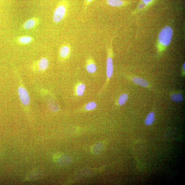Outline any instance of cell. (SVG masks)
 Listing matches in <instances>:
<instances>
[{
	"label": "cell",
	"mask_w": 185,
	"mask_h": 185,
	"mask_svg": "<svg viewBox=\"0 0 185 185\" xmlns=\"http://www.w3.org/2000/svg\"><path fill=\"white\" fill-rule=\"evenodd\" d=\"M108 56L106 62V74L107 77L108 79H110L112 76L113 73V64L111 56V48L109 50Z\"/></svg>",
	"instance_id": "obj_4"
},
{
	"label": "cell",
	"mask_w": 185,
	"mask_h": 185,
	"mask_svg": "<svg viewBox=\"0 0 185 185\" xmlns=\"http://www.w3.org/2000/svg\"><path fill=\"white\" fill-rule=\"evenodd\" d=\"M69 5L68 0H62L59 2L54 11L53 17L55 23H58L64 18Z\"/></svg>",
	"instance_id": "obj_2"
},
{
	"label": "cell",
	"mask_w": 185,
	"mask_h": 185,
	"mask_svg": "<svg viewBox=\"0 0 185 185\" xmlns=\"http://www.w3.org/2000/svg\"><path fill=\"white\" fill-rule=\"evenodd\" d=\"M2 1V0H0V2H1Z\"/></svg>",
	"instance_id": "obj_23"
},
{
	"label": "cell",
	"mask_w": 185,
	"mask_h": 185,
	"mask_svg": "<svg viewBox=\"0 0 185 185\" xmlns=\"http://www.w3.org/2000/svg\"><path fill=\"white\" fill-rule=\"evenodd\" d=\"M18 94L21 102L25 105H28L30 102L29 95L26 89L24 87L19 86L18 89Z\"/></svg>",
	"instance_id": "obj_3"
},
{
	"label": "cell",
	"mask_w": 185,
	"mask_h": 185,
	"mask_svg": "<svg viewBox=\"0 0 185 185\" xmlns=\"http://www.w3.org/2000/svg\"><path fill=\"white\" fill-rule=\"evenodd\" d=\"M106 1L108 5L114 7L122 6L126 3V2L123 0H106Z\"/></svg>",
	"instance_id": "obj_8"
},
{
	"label": "cell",
	"mask_w": 185,
	"mask_h": 185,
	"mask_svg": "<svg viewBox=\"0 0 185 185\" xmlns=\"http://www.w3.org/2000/svg\"><path fill=\"white\" fill-rule=\"evenodd\" d=\"M145 6L146 5L145 4H144L143 2H141L138 5V9L139 10L142 9L144 7H145Z\"/></svg>",
	"instance_id": "obj_20"
},
{
	"label": "cell",
	"mask_w": 185,
	"mask_h": 185,
	"mask_svg": "<svg viewBox=\"0 0 185 185\" xmlns=\"http://www.w3.org/2000/svg\"><path fill=\"white\" fill-rule=\"evenodd\" d=\"M85 89V85L83 83L79 84L78 85L76 88V93L79 96H82L84 93Z\"/></svg>",
	"instance_id": "obj_15"
},
{
	"label": "cell",
	"mask_w": 185,
	"mask_h": 185,
	"mask_svg": "<svg viewBox=\"0 0 185 185\" xmlns=\"http://www.w3.org/2000/svg\"><path fill=\"white\" fill-rule=\"evenodd\" d=\"M103 145L102 143H98L92 147V151L95 155H99L102 153L103 149Z\"/></svg>",
	"instance_id": "obj_11"
},
{
	"label": "cell",
	"mask_w": 185,
	"mask_h": 185,
	"mask_svg": "<svg viewBox=\"0 0 185 185\" xmlns=\"http://www.w3.org/2000/svg\"><path fill=\"white\" fill-rule=\"evenodd\" d=\"M128 98V95L126 93L121 94L118 100V104L119 105L125 104Z\"/></svg>",
	"instance_id": "obj_16"
},
{
	"label": "cell",
	"mask_w": 185,
	"mask_h": 185,
	"mask_svg": "<svg viewBox=\"0 0 185 185\" xmlns=\"http://www.w3.org/2000/svg\"><path fill=\"white\" fill-rule=\"evenodd\" d=\"M96 103L94 102H91L88 103L85 106V109L88 111H91L94 109L96 108Z\"/></svg>",
	"instance_id": "obj_18"
},
{
	"label": "cell",
	"mask_w": 185,
	"mask_h": 185,
	"mask_svg": "<svg viewBox=\"0 0 185 185\" xmlns=\"http://www.w3.org/2000/svg\"><path fill=\"white\" fill-rule=\"evenodd\" d=\"M142 2H143L146 5L151 3L153 1H154V0H142Z\"/></svg>",
	"instance_id": "obj_21"
},
{
	"label": "cell",
	"mask_w": 185,
	"mask_h": 185,
	"mask_svg": "<svg viewBox=\"0 0 185 185\" xmlns=\"http://www.w3.org/2000/svg\"><path fill=\"white\" fill-rule=\"evenodd\" d=\"M132 80L133 82L138 85L144 87H147L149 86V83L146 80L142 78L134 77L132 78Z\"/></svg>",
	"instance_id": "obj_6"
},
{
	"label": "cell",
	"mask_w": 185,
	"mask_h": 185,
	"mask_svg": "<svg viewBox=\"0 0 185 185\" xmlns=\"http://www.w3.org/2000/svg\"><path fill=\"white\" fill-rule=\"evenodd\" d=\"M55 159L57 163L61 166H67L71 164L72 160L70 156L66 154L58 155Z\"/></svg>",
	"instance_id": "obj_5"
},
{
	"label": "cell",
	"mask_w": 185,
	"mask_h": 185,
	"mask_svg": "<svg viewBox=\"0 0 185 185\" xmlns=\"http://www.w3.org/2000/svg\"><path fill=\"white\" fill-rule=\"evenodd\" d=\"M171 99L173 102L179 103L183 100V97L180 92L172 93L171 95Z\"/></svg>",
	"instance_id": "obj_13"
},
{
	"label": "cell",
	"mask_w": 185,
	"mask_h": 185,
	"mask_svg": "<svg viewBox=\"0 0 185 185\" xmlns=\"http://www.w3.org/2000/svg\"><path fill=\"white\" fill-rule=\"evenodd\" d=\"M173 35L172 28L169 26L163 28L158 36V49L160 51L164 50L170 44Z\"/></svg>",
	"instance_id": "obj_1"
},
{
	"label": "cell",
	"mask_w": 185,
	"mask_h": 185,
	"mask_svg": "<svg viewBox=\"0 0 185 185\" xmlns=\"http://www.w3.org/2000/svg\"><path fill=\"white\" fill-rule=\"evenodd\" d=\"M94 0H85L84 4V10H86L89 5L92 3Z\"/></svg>",
	"instance_id": "obj_19"
},
{
	"label": "cell",
	"mask_w": 185,
	"mask_h": 185,
	"mask_svg": "<svg viewBox=\"0 0 185 185\" xmlns=\"http://www.w3.org/2000/svg\"><path fill=\"white\" fill-rule=\"evenodd\" d=\"M155 120V114L154 112L152 111L147 115L145 120V125L150 126L152 125Z\"/></svg>",
	"instance_id": "obj_9"
},
{
	"label": "cell",
	"mask_w": 185,
	"mask_h": 185,
	"mask_svg": "<svg viewBox=\"0 0 185 185\" xmlns=\"http://www.w3.org/2000/svg\"><path fill=\"white\" fill-rule=\"evenodd\" d=\"M185 62L184 63V64L183 65V70H184V71H185Z\"/></svg>",
	"instance_id": "obj_22"
},
{
	"label": "cell",
	"mask_w": 185,
	"mask_h": 185,
	"mask_svg": "<svg viewBox=\"0 0 185 185\" xmlns=\"http://www.w3.org/2000/svg\"><path fill=\"white\" fill-rule=\"evenodd\" d=\"M49 65L48 61L45 58H42L40 59L38 63L40 70H45L48 67Z\"/></svg>",
	"instance_id": "obj_10"
},
{
	"label": "cell",
	"mask_w": 185,
	"mask_h": 185,
	"mask_svg": "<svg viewBox=\"0 0 185 185\" xmlns=\"http://www.w3.org/2000/svg\"><path fill=\"white\" fill-rule=\"evenodd\" d=\"M32 39L30 36H25L20 37L19 39V42L23 44H28L30 43Z\"/></svg>",
	"instance_id": "obj_17"
},
{
	"label": "cell",
	"mask_w": 185,
	"mask_h": 185,
	"mask_svg": "<svg viewBox=\"0 0 185 185\" xmlns=\"http://www.w3.org/2000/svg\"><path fill=\"white\" fill-rule=\"evenodd\" d=\"M70 52V48L67 45H63L60 48L59 54L61 57L65 58L69 56Z\"/></svg>",
	"instance_id": "obj_7"
},
{
	"label": "cell",
	"mask_w": 185,
	"mask_h": 185,
	"mask_svg": "<svg viewBox=\"0 0 185 185\" xmlns=\"http://www.w3.org/2000/svg\"><path fill=\"white\" fill-rule=\"evenodd\" d=\"M36 24V21L33 19H29L26 21L24 25V28L25 29L28 30L32 28Z\"/></svg>",
	"instance_id": "obj_12"
},
{
	"label": "cell",
	"mask_w": 185,
	"mask_h": 185,
	"mask_svg": "<svg viewBox=\"0 0 185 185\" xmlns=\"http://www.w3.org/2000/svg\"><path fill=\"white\" fill-rule=\"evenodd\" d=\"M86 69L87 71L89 73H94L96 70V65L93 62H89L86 65Z\"/></svg>",
	"instance_id": "obj_14"
}]
</instances>
